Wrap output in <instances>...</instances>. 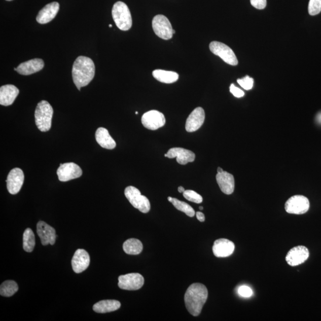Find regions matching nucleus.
I'll list each match as a JSON object with an SVG mask.
<instances>
[{"mask_svg": "<svg viewBox=\"0 0 321 321\" xmlns=\"http://www.w3.org/2000/svg\"><path fill=\"white\" fill-rule=\"evenodd\" d=\"M152 25H153L155 33L159 38L164 40L172 39V35H173V29H172L171 24L167 17L161 15L155 16L153 20Z\"/></svg>", "mask_w": 321, "mask_h": 321, "instance_id": "423d86ee", "label": "nucleus"}, {"mask_svg": "<svg viewBox=\"0 0 321 321\" xmlns=\"http://www.w3.org/2000/svg\"><path fill=\"white\" fill-rule=\"evenodd\" d=\"M95 73V64L90 58L79 56L77 58L72 68V77L79 91L89 85L94 79Z\"/></svg>", "mask_w": 321, "mask_h": 321, "instance_id": "f257e3e1", "label": "nucleus"}, {"mask_svg": "<svg viewBox=\"0 0 321 321\" xmlns=\"http://www.w3.org/2000/svg\"><path fill=\"white\" fill-rule=\"evenodd\" d=\"M53 116V109L47 101H41L38 103L34 118L38 128L41 132H46L51 129V120Z\"/></svg>", "mask_w": 321, "mask_h": 321, "instance_id": "7ed1b4c3", "label": "nucleus"}, {"mask_svg": "<svg viewBox=\"0 0 321 321\" xmlns=\"http://www.w3.org/2000/svg\"><path fill=\"white\" fill-rule=\"evenodd\" d=\"M184 198L188 201L196 203H201L203 201V198L201 195L192 190H187L184 192Z\"/></svg>", "mask_w": 321, "mask_h": 321, "instance_id": "c756f323", "label": "nucleus"}, {"mask_svg": "<svg viewBox=\"0 0 321 321\" xmlns=\"http://www.w3.org/2000/svg\"><path fill=\"white\" fill-rule=\"evenodd\" d=\"M60 9V5L57 2L48 4L41 10L37 17V21L40 24H46L53 20Z\"/></svg>", "mask_w": 321, "mask_h": 321, "instance_id": "aec40b11", "label": "nucleus"}, {"mask_svg": "<svg viewBox=\"0 0 321 321\" xmlns=\"http://www.w3.org/2000/svg\"><path fill=\"white\" fill-rule=\"evenodd\" d=\"M155 79L164 84H172L178 81L179 76L174 72L155 70L153 72Z\"/></svg>", "mask_w": 321, "mask_h": 321, "instance_id": "393cba45", "label": "nucleus"}, {"mask_svg": "<svg viewBox=\"0 0 321 321\" xmlns=\"http://www.w3.org/2000/svg\"><path fill=\"white\" fill-rule=\"evenodd\" d=\"M205 114L201 107H197L191 113L186 120V130L188 132H194L201 128L204 123Z\"/></svg>", "mask_w": 321, "mask_h": 321, "instance_id": "4468645a", "label": "nucleus"}, {"mask_svg": "<svg viewBox=\"0 0 321 321\" xmlns=\"http://www.w3.org/2000/svg\"><path fill=\"white\" fill-rule=\"evenodd\" d=\"M143 276L138 273H130L120 275L119 277V287L126 291H137L144 284Z\"/></svg>", "mask_w": 321, "mask_h": 321, "instance_id": "1a4fd4ad", "label": "nucleus"}, {"mask_svg": "<svg viewBox=\"0 0 321 321\" xmlns=\"http://www.w3.org/2000/svg\"><path fill=\"white\" fill-rule=\"evenodd\" d=\"M238 293L243 298H250L253 295V290L246 286H241L238 289Z\"/></svg>", "mask_w": 321, "mask_h": 321, "instance_id": "473e14b6", "label": "nucleus"}, {"mask_svg": "<svg viewBox=\"0 0 321 321\" xmlns=\"http://www.w3.org/2000/svg\"><path fill=\"white\" fill-rule=\"evenodd\" d=\"M25 176L23 172L19 168H15L10 171L7 179V188L10 194L16 195L21 189Z\"/></svg>", "mask_w": 321, "mask_h": 321, "instance_id": "f8f14e48", "label": "nucleus"}, {"mask_svg": "<svg viewBox=\"0 0 321 321\" xmlns=\"http://www.w3.org/2000/svg\"><path fill=\"white\" fill-rule=\"evenodd\" d=\"M19 94L18 88L13 85H6L0 88V104L9 106L13 104Z\"/></svg>", "mask_w": 321, "mask_h": 321, "instance_id": "4be33fe9", "label": "nucleus"}, {"mask_svg": "<svg viewBox=\"0 0 321 321\" xmlns=\"http://www.w3.org/2000/svg\"><path fill=\"white\" fill-rule=\"evenodd\" d=\"M209 49L213 54L219 56L226 63L231 65L238 64L237 58L233 51L222 43L213 41L209 44Z\"/></svg>", "mask_w": 321, "mask_h": 321, "instance_id": "6e6552de", "label": "nucleus"}, {"mask_svg": "<svg viewBox=\"0 0 321 321\" xmlns=\"http://www.w3.org/2000/svg\"><path fill=\"white\" fill-rule=\"evenodd\" d=\"M37 233L40 238L41 243L44 246L50 244L53 245L56 242V230L53 227L48 225L46 223L39 222L37 224Z\"/></svg>", "mask_w": 321, "mask_h": 321, "instance_id": "2eb2a0df", "label": "nucleus"}, {"mask_svg": "<svg viewBox=\"0 0 321 321\" xmlns=\"http://www.w3.org/2000/svg\"><path fill=\"white\" fill-rule=\"evenodd\" d=\"M135 114H136V115H138V112H136L135 113Z\"/></svg>", "mask_w": 321, "mask_h": 321, "instance_id": "79ce46f5", "label": "nucleus"}, {"mask_svg": "<svg viewBox=\"0 0 321 321\" xmlns=\"http://www.w3.org/2000/svg\"><path fill=\"white\" fill-rule=\"evenodd\" d=\"M123 248L126 254L136 255L141 253L143 250V244L139 240L130 239L124 243Z\"/></svg>", "mask_w": 321, "mask_h": 321, "instance_id": "a878e982", "label": "nucleus"}, {"mask_svg": "<svg viewBox=\"0 0 321 321\" xmlns=\"http://www.w3.org/2000/svg\"><path fill=\"white\" fill-rule=\"evenodd\" d=\"M44 67V62L40 58H34L19 65L15 70L22 75H30L42 70Z\"/></svg>", "mask_w": 321, "mask_h": 321, "instance_id": "6ab92c4d", "label": "nucleus"}, {"mask_svg": "<svg viewBox=\"0 0 321 321\" xmlns=\"http://www.w3.org/2000/svg\"><path fill=\"white\" fill-rule=\"evenodd\" d=\"M308 11L310 15H318L321 12V0H310Z\"/></svg>", "mask_w": 321, "mask_h": 321, "instance_id": "7c9ffc66", "label": "nucleus"}, {"mask_svg": "<svg viewBox=\"0 0 321 321\" xmlns=\"http://www.w3.org/2000/svg\"><path fill=\"white\" fill-rule=\"evenodd\" d=\"M216 180L221 191L226 195H231L234 192V176L227 171H223L222 173H217Z\"/></svg>", "mask_w": 321, "mask_h": 321, "instance_id": "412c9836", "label": "nucleus"}, {"mask_svg": "<svg viewBox=\"0 0 321 321\" xmlns=\"http://www.w3.org/2000/svg\"><path fill=\"white\" fill-rule=\"evenodd\" d=\"M254 79L246 76L242 79H238L237 82L245 90H250L253 88Z\"/></svg>", "mask_w": 321, "mask_h": 321, "instance_id": "2f4dec72", "label": "nucleus"}, {"mask_svg": "<svg viewBox=\"0 0 321 321\" xmlns=\"http://www.w3.org/2000/svg\"><path fill=\"white\" fill-rule=\"evenodd\" d=\"M199 209H201V210H202L203 209V208L202 206H200L199 207Z\"/></svg>", "mask_w": 321, "mask_h": 321, "instance_id": "58836bf2", "label": "nucleus"}, {"mask_svg": "<svg viewBox=\"0 0 321 321\" xmlns=\"http://www.w3.org/2000/svg\"><path fill=\"white\" fill-rule=\"evenodd\" d=\"M168 200L169 202L172 203V204L173 205L176 209L185 213L188 216L190 217L195 216V210L193 209L192 207L190 206L188 203L179 201L177 199L172 198L171 197H168Z\"/></svg>", "mask_w": 321, "mask_h": 321, "instance_id": "cd10ccee", "label": "nucleus"}, {"mask_svg": "<svg viewBox=\"0 0 321 321\" xmlns=\"http://www.w3.org/2000/svg\"><path fill=\"white\" fill-rule=\"evenodd\" d=\"M121 306L120 302L116 300H101L93 306V310L95 312L99 313H105L116 311Z\"/></svg>", "mask_w": 321, "mask_h": 321, "instance_id": "b1692460", "label": "nucleus"}, {"mask_svg": "<svg viewBox=\"0 0 321 321\" xmlns=\"http://www.w3.org/2000/svg\"><path fill=\"white\" fill-rule=\"evenodd\" d=\"M223 171L224 170L222 168L219 167L218 168H217V173H222V172H223Z\"/></svg>", "mask_w": 321, "mask_h": 321, "instance_id": "4c0bfd02", "label": "nucleus"}, {"mask_svg": "<svg viewBox=\"0 0 321 321\" xmlns=\"http://www.w3.org/2000/svg\"><path fill=\"white\" fill-rule=\"evenodd\" d=\"M178 191L180 193H184V192L185 191V189L184 187H182V186H180V187H179L178 188Z\"/></svg>", "mask_w": 321, "mask_h": 321, "instance_id": "e433bc0d", "label": "nucleus"}, {"mask_svg": "<svg viewBox=\"0 0 321 321\" xmlns=\"http://www.w3.org/2000/svg\"><path fill=\"white\" fill-rule=\"evenodd\" d=\"M90 264V257L87 252L79 248L74 254L72 258V265L73 270L76 273H81L86 270Z\"/></svg>", "mask_w": 321, "mask_h": 321, "instance_id": "f3484780", "label": "nucleus"}, {"mask_svg": "<svg viewBox=\"0 0 321 321\" xmlns=\"http://www.w3.org/2000/svg\"><path fill=\"white\" fill-rule=\"evenodd\" d=\"M164 156L169 158H177V163L181 165L192 163L195 159V154L192 151L182 148H172Z\"/></svg>", "mask_w": 321, "mask_h": 321, "instance_id": "dca6fc26", "label": "nucleus"}, {"mask_svg": "<svg viewBox=\"0 0 321 321\" xmlns=\"http://www.w3.org/2000/svg\"><path fill=\"white\" fill-rule=\"evenodd\" d=\"M251 3L255 8L262 10L267 6V0H251Z\"/></svg>", "mask_w": 321, "mask_h": 321, "instance_id": "72a5a7b5", "label": "nucleus"}, {"mask_svg": "<svg viewBox=\"0 0 321 321\" xmlns=\"http://www.w3.org/2000/svg\"><path fill=\"white\" fill-rule=\"evenodd\" d=\"M230 91L236 98H241L244 95V92L240 89L236 87L234 84L231 85Z\"/></svg>", "mask_w": 321, "mask_h": 321, "instance_id": "f704fd0d", "label": "nucleus"}, {"mask_svg": "<svg viewBox=\"0 0 321 321\" xmlns=\"http://www.w3.org/2000/svg\"><path fill=\"white\" fill-rule=\"evenodd\" d=\"M234 248L235 245L233 241L226 239H220L214 241L212 251L216 257L226 258L233 254Z\"/></svg>", "mask_w": 321, "mask_h": 321, "instance_id": "a211bd4d", "label": "nucleus"}, {"mask_svg": "<svg viewBox=\"0 0 321 321\" xmlns=\"http://www.w3.org/2000/svg\"><path fill=\"white\" fill-rule=\"evenodd\" d=\"M57 174L61 182H67L80 177L82 170L80 167L74 163L61 164L58 168Z\"/></svg>", "mask_w": 321, "mask_h": 321, "instance_id": "9b49d317", "label": "nucleus"}, {"mask_svg": "<svg viewBox=\"0 0 321 321\" xmlns=\"http://www.w3.org/2000/svg\"><path fill=\"white\" fill-rule=\"evenodd\" d=\"M286 212L301 215L308 211L310 208L309 199L303 195H295L290 198L285 203Z\"/></svg>", "mask_w": 321, "mask_h": 321, "instance_id": "0eeeda50", "label": "nucleus"}, {"mask_svg": "<svg viewBox=\"0 0 321 321\" xmlns=\"http://www.w3.org/2000/svg\"><path fill=\"white\" fill-rule=\"evenodd\" d=\"M35 246V238L33 231L27 228L23 233V247L26 253H32Z\"/></svg>", "mask_w": 321, "mask_h": 321, "instance_id": "bb28decb", "label": "nucleus"}, {"mask_svg": "<svg viewBox=\"0 0 321 321\" xmlns=\"http://www.w3.org/2000/svg\"><path fill=\"white\" fill-rule=\"evenodd\" d=\"M6 1H9V2H10V1H12V0H6Z\"/></svg>", "mask_w": 321, "mask_h": 321, "instance_id": "a19ab883", "label": "nucleus"}, {"mask_svg": "<svg viewBox=\"0 0 321 321\" xmlns=\"http://www.w3.org/2000/svg\"><path fill=\"white\" fill-rule=\"evenodd\" d=\"M124 195L134 208L141 212L148 213L151 209V203L146 196L141 195L139 189L133 186H128L124 191Z\"/></svg>", "mask_w": 321, "mask_h": 321, "instance_id": "39448f33", "label": "nucleus"}, {"mask_svg": "<svg viewBox=\"0 0 321 321\" xmlns=\"http://www.w3.org/2000/svg\"><path fill=\"white\" fill-rule=\"evenodd\" d=\"M18 286L15 281H6L0 286V295L4 297H11L18 291Z\"/></svg>", "mask_w": 321, "mask_h": 321, "instance_id": "c85d7f7f", "label": "nucleus"}, {"mask_svg": "<svg viewBox=\"0 0 321 321\" xmlns=\"http://www.w3.org/2000/svg\"><path fill=\"white\" fill-rule=\"evenodd\" d=\"M112 16L118 28L123 31L129 30L132 26V15L125 3L118 2L113 6Z\"/></svg>", "mask_w": 321, "mask_h": 321, "instance_id": "20e7f679", "label": "nucleus"}, {"mask_svg": "<svg viewBox=\"0 0 321 321\" xmlns=\"http://www.w3.org/2000/svg\"><path fill=\"white\" fill-rule=\"evenodd\" d=\"M196 217H197V219L199 221V222H205V216L201 212H197L196 213Z\"/></svg>", "mask_w": 321, "mask_h": 321, "instance_id": "c9c22d12", "label": "nucleus"}, {"mask_svg": "<svg viewBox=\"0 0 321 321\" xmlns=\"http://www.w3.org/2000/svg\"><path fill=\"white\" fill-rule=\"evenodd\" d=\"M109 27H112V25H109Z\"/></svg>", "mask_w": 321, "mask_h": 321, "instance_id": "ea45409f", "label": "nucleus"}, {"mask_svg": "<svg viewBox=\"0 0 321 321\" xmlns=\"http://www.w3.org/2000/svg\"><path fill=\"white\" fill-rule=\"evenodd\" d=\"M141 120L143 126L151 130H157L164 126L165 124L164 115L157 110H151L145 113Z\"/></svg>", "mask_w": 321, "mask_h": 321, "instance_id": "9d476101", "label": "nucleus"}, {"mask_svg": "<svg viewBox=\"0 0 321 321\" xmlns=\"http://www.w3.org/2000/svg\"><path fill=\"white\" fill-rule=\"evenodd\" d=\"M208 296V292L205 286L201 283L190 286L185 295V305L188 312L194 316L199 315Z\"/></svg>", "mask_w": 321, "mask_h": 321, "instance_id": "f03ea898", "label": "nucleus"}, {"mask_svg": "<svg viewBox=\"0 0 321 321\" xmlns=\"http://www.w3.org/2000/svg\"><path fill=\"white\" fill-rule=\"evenodd\" d=\"M309 257L308 248L305 246H298L293 247L289 251L286 255V261L289 265L295 267L304 263Z\"/></svg>", "mask_w": 321, "mask_h": 321, "instance_id": "ddd939ff", "label": "nucleus"}, {"mask_svg": "<svg viewBox=\"0 0 321 321\" xmlns=\"http://www.w3.org/2000/svg\"><path fill=\"white\" fill-rule=\"evenodd\" d=\"M96 140L100 146L107 150H113L116 147V143L110 136L108 130L99 127L95 133Z\"/></svg>", "mask_w": 321, "mask_h": 321, "instance_id": "5701e85b", "label": "nucleus"}]
</instances>
